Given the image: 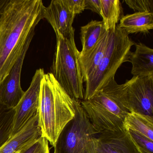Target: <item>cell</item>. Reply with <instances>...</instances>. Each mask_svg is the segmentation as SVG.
Returning a JSON list of instances; mask_svg holds the SVG:
<instances>
[{
	"instance_id": "4fadbf2b",
	"label": "cell",
	"mask_w": 153,
	"mask_h": 153,
	"mask_svg": "<svg viewBox=\"0 0 153 153\" xmlns=\"http://www.w3.org/2000/svg\"><path fill=\"white\" fill-rule=\"evenodd\" d=\"M136 50L130 54L133 76H153V50L141 43L135 44Z\"/></svg>"
},
{
	"instance_id": "5bb4252c",
	"label": "cell",
	"mask_w": 153,
	"mask_h": 153,
	"mask_svg": "<svg viewBox=\"0 0 153 153\" xmlns=\"http://www.w3.org/2000/svg\"><path fill=\"white\" fill-rule=\"evenodd\" d=\"M111 32V31H106L92 50L85 55L79 57L84 82H85L102 60L107 47Z\"/></svg>"
},
{
	"instance_id": "277c9868",
	"label": "cell",
	"mask_w": 153,
	"mask_h": 153,
	"mask_svg": "<svg viewBox=\"0 0 153 153\" xmlns=\"http://www.w3.org/2000/svg\"><path fill=\"white\" fill-rule=\"evenodd\" d=\"M56 45L51 72L65 92L74 100H84L85 89L76 46L75 32L68 37L56 35Z\"/></svg>"
},
{
	"instance_id": "d4e9b609",
	"label": "cell",
	"mask_w": 153,
	"mask_h": 153,
	"mask_svg": "<svg viewBox=\"0 0 153 153\" xmlns=\"http://www.w3.org/2000/svg\"><path fill=\"white\" fill-rule=\"evenodd\" d=\"M94 137L89 142L88 146V151L89 153H100L97 151L95 145Z\"/></svg>"
},
{
	"instance_id": "603a6c76",
	"label": "cell",
	"mask_w": 153,
	"mask_h": 153,
	"mask_svg": "<svg viewBox=\"0 0 153 153\" xmlns=\"http://www.w3.org/2000/svg\"><path fill=\"white\" fill-rule=\"evenodd\" d=\"M69 10L75 16L80 14L86 9L85 0H65Z\"/></svg>"
},
{
	"instance_id": "9a60e30c",
	"label": "cell",
	"mask_w": 153,
	"mask_h": 153,
	"mask_svg": "<svg viewBox=\"0 0 153 153\" xmlns=\"http://www.w3.org/2000/svg\"><path fill=\"white\" fill-rule=\"evenodd\" d=\"M118 26L128 35L147 33L153 29V13L137 12L126 15L122 17Z\"/></svg>"
},
{
	"instance_id": "e0dca14e",
	"label": "cell",
	"mask_w": 153,
	"mask_h": 153,
	"mask_svg": "<svg viewBox=\"0 0 153 153\" xmlns=\"http://www.w3.org/2000/svg\"><path fill=\"white\" fill-rule=\"evenodd\" d=\"M102 21L92 20L80 29L82 50L79 56H83L92 50L106 32Z\"/></svg>"
},
{
	"instance_id": "cb8c5ba5",
	"label": "cell",
	"mask_w": 153,
	"mask_h": 153,
	"mask_svg": "<svg viewBox=\"0 0 153 153\" xmlns=\"http://www.w3.org/2000/svg\"><path fill=\"white\" fill-rule=\"evenodd\" d=\"M86 9H89L93 12L101 15V0H85Z\"/></svg>"
},
{
	"instance_id": "52a82bcc",
	"label": "cell",
	"mask_w": 153,
	"mask_h": 153,
	"mask_svg": "<svg viewBox=\"0 0 153 153\" xmlns=\"http://www.w3.org/2000/svg\"><path fill=\"white\" fill-rule=\"evenodd\" d=\"M80 104H76V115L64 127L54 146V153H87L91 140L97 134Z\"/></svg>"
},
{
	"instance_id": "ffe728a7",
	"label": "cell",
	"mask_w": 153,
	"mask_h": 153,
	"mask_svg": "<svg viewBox=\"0 0 153 153\" xmlns=\"http://www.w3.org/2000/svg\"><path fill=\"white\" fill-rule=\"evenodd\" d=\"M140 153H153V141L134 131H128Z\"/></svg>"
},
{
	"instance_id": "83f0119b",
	"label": "cell",
	"mask_w": 153,
	"mask_h": 153,
	"mask_svg": "<svg viewBox=\"0 0 153 153\" xmlns=\"http://www.w3.org/2000/svg\"><path fill=\"white\" fill-rule=\"evenodd\" d=\"M89 153V152H88V153Z\"/></svg>"
},
{
	"instance_id": "ba28073f",
	"label": "cell",
	"mask_w": 153,
	"mask_h": 153,
	"mask_svg": "<svg viewBox=\"0 0 153 153\" xmlns=\"http://www.w3.org/2000/svg\"><path fill=\"white\" fill-rule=\"evenodd\" d=\"M43 69L36 71L31 85L15 108L14 123L10 137L16 134L37 112L42 79L44 76Z\"/></svg>"
},
{
	"instance_id": "6da1fadb",
	"label": "cell",
	"mask_w": 153,
	"mask_h": 153,
	"mask_svg": "<svg viewBox=\"0 0 153 153\" xmlns=\"http://www.w3.org/2000/svg\"><path fill=\"white\" fill-rule=\"evenodd\" d=\"M42 0H10L0 18V83L19 58L29 37L44 19Z\"/></svg>"
},
{
	"instance_id": "7402d4cb",
	"label": "cell",
	"mask_w": 153,
	"mask_h": 153,
	"mask_svg": "<svg viewBox=\"0 0 153 153\" xmlns=\"http://www.w3.org/2000/svg\"><path fill=\"white\" fill-rule=\"evenodd\" d=\"M49 143L46 139L42 137L34 145L24 153H50Z\"/></svg>"
},
{
	"instance_id": "2e32d148",
	"label": "cell",
	"mask_w": 153,
	"mask_h": 153,
	"mask_svg": "<svg viewBox=\"0 0 153 153\" xmlns=\"http://www.w3.org/2000/svg\"><path fill=\"white\" fill-rule=\"evenodd\" d=\"M123 128L127 131L139 133L153 141V116L129 112L123 121Z\"/></svg>"
},
{
	"instance_id": "8992f818",
	"label": "cell",
	"mask_w": 153,
	"mask_h": 153,
	"mask_svg": "<svg viewBox=\"0 0 153 153\" xmlns=\"http://www.w3.org/2000/svg\"><path fill=\"white\" fill-rule=\"evenodd\" d=\"M129 112L153 116V76H133L119 85L113 78L107 84Z\"/></svg>"
},
{
	"instance_id": "484cf974",
	"label": "cell",
	"mask_w": 153,
	"mask_h": 153,
	"mask_svg": "<svg viewBox=\"0 0 153 153\" xmlns=\"http://www.w3.org/2000/svg\"><path fill=\"white\" fill-rule=\"evenodd\" d=\"M10 0H0V18L2 16Z\"/></svg>"
},
{
	"instance_id": "3957f363",
	"label": "cell",
	"mask_w": 153,
	"mask_h": 153,
	"mask_svg": "<svg viewBox=\"0 0 153 153\" xmlns=\"http://www.w3.org/2000/svg\"><path fill=\"white\" fill-rule=\"evenodd\" d=\"M135 43L117 25L111 31L104 54L94 70L86 80L84 100H88L114 77L122 64L129 62L131 49Z\"/></svg>"
},
{
	"instance_id": "4316f807",
	"label": "cell",
	"mask_w": 153,
	"mask_h": 153,
	"mask_svg": "<svg viewBox=\"0 0 153 153\" xmlns=\"http://www.w3.org/2000/svg\"><path fill=\"white\" fill-rule=\"evenodd\" d=\"M21 153V152H17V153Z\"/></svg>"
},
{
	"instance_id": "5b68a950",
	"label": "cell",
	"mask_w": 153,
	"mask_h": 153,
	"mask_svg": "<svg viewBox=\"0 0 153 153\" xmlns=\"http://www.w3.org/2000/svg\"><path fill=\"white\" fill-rule=\"evenodd\" d=\"M80 104L97 133L124 129L123 121L129 111L120 97L107 87L90 99L80 101Z\"/></svg>"
},
{
	"instance_id": "9c48e42d",
	"label": "cell",
	"mask_w": 153,
	"mask_h": 153,
	"mask_svg": "<svg viewBox=\"0 0 153 153\" xmlns=\"http://www.w3.org/2000/svg\"><path fill=\"white\" fill-rule=\"evenodd\" d=\"M34 34L28 38L21 55L9 73L0 83V103L8 108H15L25 94L21 86V71L24 60Z\"/></svg>"
},
{
	"instance_id": "7a4b0ae2",
	"label": "cell",
	"mask_w": 153,
	"mask_h": 153,
	"mask_svg": "<svg viewBox=\"0 0 153 153\" xmlns=\"http://www.w3.org/2000/svg\"><path fill=\"white\" fill-rule=\"evenodd\" d=\"M76 101L65 92L51 73L45 74L39 96L38 123L42 137L53 147L64 127L75 117Z\"/></svg>"
},
{
	"instance_id": "8fae6325",
	"label": "cell",
	"mask_w": 153,
	"mask_h": 153,
	"mask_svg": "<svg viewBox=\"0 0 153 153\" xmlns=\"http://www.w3.org/2000/svg\"><path fill=\"white\" fill-rule=\"evenodd\" d=\"M94 140L100 153H140L128 132L124 129L97 133Z\"/></svg>"
},
{
	"instance_id": "d6986e66",
	"label": "cell",
	"mask_w": 153,
	"mask_h": 153,
	"mask_svg": "<svg viewBox=\"0 0 153 153\" xmlns=\"http://www.w3.org/2000/svg\"><path fill=\"white\" fill-rule=\"evenodd\" d=\"M15 108L0 103V148L10 137L15 117Z\"/></svg>"
},
{
	"instance_id": "30bf717a",
	"label": "cell",
	"mask_w": 153,
	"mask_h": 153,
	"mask_svg": "<svg viewBox=\"0 0 153 153\" xmlns=\"http://www.w3.org/2000/svg\"><path fill=\"white\" fill-rule=\"evenodd\" d=\"M42 136L37 112L0 148V153H25L34 145Z\"/></svg>"
},
{
	"instance_id": "44dd1931",
	"label": "cell",
	"mask_w": 153,
	"mask_h": 153,
	"mask_svg": "<svg viewBox=\"0 0 153 153\" xmlns=\"http://www.w3.org/2000/svg\"><path fill=\"white\" fill-rule=\"evenodd\" d=\"M125 2L134 11L153 13V0H125Z\"/></svg>"
},
{
	"instance_id": "ac0fdd59",
	"label": "cell",
	"mask_w": 153,
	"mask_h": 153,
	"mask_svg": "<svg viewBox=\"0 0 153 153\" xmlns=\"http://www.w3.org/2000/svg\"><path fill=\"white\" fill-rule=\"evenodd\" d=\"M100 16L106 31L115 30L120 20L123 12L121 3L119 0H101Z\"/></svg>"
},
{
	"instance_id": "7c38bea8",
	"label": "cell",
	"mask_w": 153,
	"mask_h": 153,
	"mask_svg": "<svg viewBox=\"0 0 153 153\" xmlns=\"http://www.w3.org/2000/svg\"><path fill=\"white\" fill-rule=\"evenodd\" d=\"M75 16L69 10L65 0H52L44 12V19L50 23L56 35L63 37H68L75 32L72 25Z\"/></svg>"
}]
</instances>
